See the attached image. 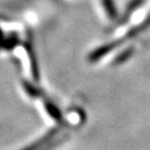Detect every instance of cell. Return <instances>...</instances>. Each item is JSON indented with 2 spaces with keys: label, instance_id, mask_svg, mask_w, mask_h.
Instances as JSON below:
<instances>
[{
  "label": "cell",
  "instance_id": "cell-1",
  "mask_svg": "<svg viewBox=\"0 0 150 150\" xmlns=\"http://www.w3.org/2000/svg\"><path fill=\"white\" fill-rule=\"evenodd\" d=\"M122 43V40H119V41H112L110 43H108V44H104L102 46L98 47L96 49L92 51L91 53L89 54L88 56V61L90 63H96L98 62L99 59H101L103 56H105L108 53L112 52V50L115 49L116 47H118L120 44Z\"/></svg>",
  "mask_w": 150,
  "mask_h": 150
},
{
  "label": "cell",
  "instance_id": "cell-2",
  "mask_svg": "<svg viewBox=\"0 0 150 150\" xmlns=\"http://www.w3.org/2000/svg\"><path fill=\"white\" fill-rule=\"evenodd\" d=\"M25 50L27 52V55L29 57V64H30V70L33 74V78L35 81H40V69H39V64H38L37 55H35V48L31 43V41L27 40L24 44Z\"/></svg>",
  "mask_w": 150,
  "mask_h": 150
},
{
  "label": "cell",
  "instance_id": "cell-3",
  "mask_svg": "<svg viewBox=\"0 0 150 150\" xmlns=\"http://www.w3.org/2000/svg\"><path fill=\"white\" fill-rule=\"evenodd\" d=\"M56 132H57V129H56V128L51 129V130L48 131V132H47V134H45L43 138L39 139L38 141H35V143L30 144V145H28L27 147L23 148V149H21V150H39V149H41L43 146H45L46 144L49 143L50 141L52 140V138L55 136Z\"/></svg>",
  "mask_w": 150,
  "mask_h": 150
},
{
  "label": "cell",
  "instance_id": "cell-4",
  "mask_svg": "<svg viewBox=\"0 0 150 150\" xmlns=\"http://www.w3.org/2000/svg\"><path fill=\"white\" fill-rule=\"evenodd\" d=\"M44 105H45V110H46L47 114H48L52 119L55 120L56 122H61L62 120H63L62 112L53 102H51V101H45Z\"/></svg>",
  "mask_w": 150,
  "mask_h": 150
},
{
  "label": "cell",
  "instance_id": "cell-5",
  "mask_svg": "<svg viewBox=\"0 0 150 150\" xmlns=\"http://www.w3.org/2000/svg\"><path fill=\"white\" fill-rule=\"evenodd\" d=\"M22 86L24 88V91L26 92L28 96H30L31 98H39V97L43 96V91L40 90L37 86H35L31 82L27 81V80H23L22 81Z\"/></svg>",
  "mask_w": 150,
  "mask_h": 150
},
{
  "label": "cell",
  "instance_id": "cell-6",
  "mask_svg": "<svg viewBox=\"0 0 150 150\" xmlns=\"http://www.w3.org/2000/svg\"><path fill=\"white\" fill-rule=\"evenodd\" d=\"M102 5L110 20H116L118 18V9L115 0H102Z\"/></svg>",
  "mask_w": 150,
  "mask_h": 150
},
{
  "label": "cell",
  "instance_id": "cell-7",
  "mask_svg": "<svg viewBox=\"0 0 150 150\" xmlns=\"http://www.w3.org/2000/svg\"><path fill=\"white\" fill-rule=\"evenodd\" d=\"M149 26H150V14L148 15V17L144 20L143 22H142V23L139 24V25L136 26V27H134L132 29H130V30L127 33L126 37H125L124 39H131V38L137 37L139 33H141L142 31H144L145 29H147Z\"/></svg>",
  "mask_w": 150,
  "mask_h": 150
},
{
  "label": "cell",
  "instance_id": "cell-8",
  "mask_svg": "<svg viewBox=\"0 0 150 150\" xmlns=\"http://www.w3.org/2000/svg\"><path fill=\"white\" fill-rule=\"evenodd\" d=\"M19 43H20L19 35H17L16 33H9L8 37L4 38L2 48H4L5 50H12V49H14Z\"/></svg>",
  "mask_w": 150,
  "mask_h": 150
},
{
  "label": "cell",
  "instance_id": "cell-9",
  "mask_svg": "<svg viewBox=\"0 0 150 150\" xmlns=\"http://www.w3.org/2000/svg\"><path fill=\"white\" fill-rule=\"evenodd\" d=\"M144 2H145V0H131L130 2L128 3V5H127L126 9H125L124 15L122 17V22L126 21L127 19L130 17V15L132 14L134 11H137Z\"/></svg>",
  "mask_w": 150,
  "mask_h": 150
},
{
  "label": "cell",
  "instance_id": "cell-10",
  "mask_svg": "<svg viewBox=\"0 0 150 150\" xmlns=\"http://www.w3.org/2000/svg\"><path fill=\"white\" fill-rule=\"evenodd\" d=\"M134 49L132 47L126 48V49L123 50L122 52H120V53L116 56V59H114L112 64H114V65H121V64H124L127 59H130V56L134 54Z\"/></svg>",
  "mask_w": 150,
  "mask_h": 150
}]
</instances>
